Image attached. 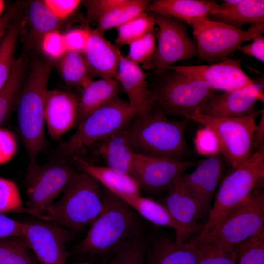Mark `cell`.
Here are the masks:
<instances>
[{"mask_svg": "<svg viewBox=\"0 0 264 264\" xmlns=\"http://www.w3.org/2000/svg\"><path fill=\"white\" fill-rule=\"evenodd\" d=\"M135 115L128 101L118 96L80 122L75 132L61 143L59 152L67 157L77 155L86 148L128 128Z\"/></svg>", "mask_w": 264, "mask_h": 264, "instance_id": "7", "label": "cell"}, {"mask_svg": "<svg viewBox=\"0 0 264 264\" xmlns=\"http://www.w3.org/2000/svg\"><path fill=\"white\" fill-rule=\"evenodd\" d=\"M67 163L56 161L29 169L26 176L27 206L24 212L36 215L63 192L77 173Z\"/></svg>", "mask_w": 264, "mask_h": 264, "instance_id": "12", "label": "cell"}, {"mask_svg": "<svg viewBox=\"0 0 264 264\" xmlns=\"http://www.w3.org/2000/svg\"><path fill=\"white\" fill-rule=\"evenodd\" d=\"M156 71L161 77L150 89L152 101L154 108L167 116L194 113L216 92L205 82L177 71Z\"/></svg>", "mask_w": 264, "mask_h": 264, "instance_id": "6", "label": "cell"}, {"mask_svg": "<svg viewBox=\"0 0 264 264\" xmlns=\"http://www.w3.org/2000/svg\"><path fill=\"white\" fill-rule=\"evenodd\" d=\"M19 31V23L13 24L0 43V91L6 83L16 60L14 56Z\"/></svg>", "mask_w": 264, "mask_h": 264, "instance_id": "33", "label": "cell"}, {"mask_svg": "<svg viewBox=\"0 0 264 264\" xmlns=\"http://www.w3.org/2000/svg\"><path fill=\"white\" fill-rule=\"evenodd\" d=\"M71 158L81 171L90 175L104 189L123 200L141 195L138 183L131 176L120 173L107 166L93 164L77 155Z\"/></svg>", "mask_w": 264, "mask_h": 264, "instance_id": "22", "label": "cell"}, {"mask_svg": "<svg viewBox=\"0 0 264 264\" xmlns=\"http://www.w3.org/2000/svg\"><path fill=\"white\" fill-rule=\"evenodd\" d=\"M264 81L256 80L242 88L216 92L201 108L200 112L214 117H244L258 111V102H264Z\"/></svg>", "mask_w": 264, "mask_h": 264, "instance_id": "15", "label": "cell"}, {"mask_svg": "<svg viewBox=\"0 0 264 264\" xmlns=\"http://www.w3.org/2000/svg\"><path fill=\"white\" fill-rule=\"evenodd\" d=\"M194 143L197 152L207 157L220 153L215 135L207 128L203 127L196 132Z\"/></svg>", "mask_w": 264, "mask_h": 264, "instance_id": "42", "label": "cell"}, {"mask_svg": "<svg viewBox=\"0 0 264 264\" xmlns=\"http://www.w3.org/2000/svg\"><path fill=\"white\" fill-rule=\"evenodd\" d=\"M127 129L98 142L97 151L108 167L130 175L135 153L131 147Z\"/></svg>", "mask_w": 264, "mask_h": 264, "instance_id": "28", "label": "cell"}, {"mask_svg": "<svg viewBox=\"0 0 264 264\" xmlns=\"http://www.w3.org/2000/svg\"><path fill=\"white\" fill-rule=\"evenodd\" d=\"M91 264H107V263H91Z\"/></svg>", "mask_w": 264, "mask_h": 264, "instance_id": "53", "label": "cell"}, {"mask_svg": "<svg viewBox=\"0 0 264 264\" xmlns=\"http://www.w3.org/2000/svg\"><path fill=\"white\" fill-rule=\"evenodd\" d=\"M79 100L73 93L58 90H48L44 117L52 140H59L77 124Z\"/></svg>", "mask_w": 264, "mask_h": 264, "instance_id": "18", "label": "cell"}, {"mask_svg": "<svg viewBox=\"0 0 264 264\" xmlns=\"http://www.w3.org/2000/svg\"><path fill=\"white\" fill-rule=\"evenodd\" d=\"M196 236L181 241L167 235L149 239L145 264H198Z\"/></svg>", "mask_w": 264, "mask_h": 264, "instance_id": "21", "label": "cell"}, {"mask_svg": "<svg viewBox=\"0 0 264 264\" xmlns=\"http://www.w3.org/2000/svg\"><path fill=\"white\" fill-rule=\"evenodd\" d=\"M261 110L244 117H214L202 114L200 110L184 118L210 129L215 135L220 152L233 170L253 154L252 142Z\"/></svg>", "mask_w": 264, "mask_h": 264, "instance_id": "9", "label": "cell"}, {"mask_svg": "<svg viewBox=\"0 0 264 264\" xmlns=\"http://www.w3.org/2000/svg\"><path fill=\"white\" fill-rule=\"evenodd\" d=\"M125 0H96L88 2V15L98 22L104 16L122 4Z\"/></svg>", "mask_w": 264, "mask_h": 264, "instance_id": "46", "label": "cell"}, {"mask_svg": "<svg viewBox=\"0 0 264 264\" xmlns=\"http://www.w3.org/2000/svg\"><path fill=\"white\" fill-rule=\"evenodd\" d=\"M251 43L240 46L238 50L245 55L252 57L259 61L264 62V37L261 34L254 37Z\"/></svg>", "mask_w": 264, "mask_h": 264, "instance_id": "48", "label": "cell"}, {"mask_svg": "<svg viewBox=\"0 0 264 264\" xmlns=\"http://www.w3.org/2000/svg\"><path fill=\"white\" fill-rule=\"evenodd\" d=\"M15 136L9 130L0 127V165L9 162L17 150Z\"/></svg>", "mask_w": 264, "mask_h": 264, "instance_id": "44", "label": "cell"}, {"mask_svg": "<svg viewBox=\"0 0 264 264\" xmlns=\"http://www.w3.org/2000/svg\"><path fill=\"white\" fill-rule=\"evenodd\" d=\"M157 26L156 48L144 68L156 70H167L175 63L198 57L195 41L189 36L186 23L161 15H153Z\"/></svg>", "mask_w": 264, "mask_h": 264, "instance_id": "11", "label": "cell"}, {"mask_svg": "<svg viewBox=\"0 0 264 264\" xmlns=\"http://www.w3.org/2000/svg\"><path fill=\"white\" fill-rule=\"evenodd\" d=\"M25 222H22L0 214V239L23 236Z\"/></svg>", "mask_w": 264, "mask_h": 264, "instance_id": "47", "label": "cell"}, {"mask_svg": "<svg viewBox=\"0 0 264 264\" xmlns=\"http://www.w3.org/2000/svg\"><path fill=\"white\" fill-rule=\"evenodd\" d=\"M102 212L78 245L82 255L110 261L132 241L145 234L147 221L122 199L103 188Z\"/></svg>", "mask_w": 264, "mask_h": 264, "instance_id": "1", "label": "cell"}, {"mask_svg": "<svg viewBox=\"0 0 264 264\" xmlns=\"http://www.w3.org/2000/svg\"><path fill=\"white\" fill-rule=\"evenodd\" d=\"M22 238L9 237L0 239V264H35L28 247Z\"/></svg>", "mask_w": 264, "mask_h": 264, "instance_id": "34", "label": "cell"}, {"mask_svg": "<svg viewBox=\"0 0 264 264\" xmlns=\"http://www.w3.org/2000/svg\"><path fill=\"white\" fill-rule=\"evenodd\" d=\"M59 69L66 83L82 89L92 80L84 58L79 52L67 51L61 58Z\"/></svg>", "mask_w": 264, "mask_h": 264, "instance_id": "30", "label": "cell"}, {"mask_svg": "<svg viewBox=\"0 0 264 264\" xmlns=\"http://www.w3.org/2000/svg\"><path fill=\"white\" fill-rule=\"evenodd\" d=\"M24 61L16 59L11 74L0 91V127L9 116L19 94L23 73Z\"/></svg>", "mask_w": 264, "mask_h": 264, "instance_id": "31", "label": "cell"}, {"mask_svg": "<svg viewBox=\"0 0 264 264\" xmlns=\"http://www.w3.org/2000/svg\"><path fill=\"white\" fill-rule=\"evenodd\" d=\"M123 201L147 222L156 226L174 229L176 240L185 241L190 234L199 233L196 229L184 226L176 221L158 201L141 195Z\"/></svg>", "mask_w": 264, "mask_h": 264, "instance_id": "25", "label": "cell"}, {"mask_svg": "<svg viewBox=\"0 0 264 264\" xmlns=\"http://www.w3.org/2000/svg\"><path fill=\"white\" fill-rule=\"evenodd\" d=\"M69 232L52 223L25 222L23 238L41 264H66Z\"/></svg>", "mask_w": 264, "mask_h": 264, "instance_id": "14", "label": "cell"}, {"mask_svg": "<svg viewBox=\"0 0 264 264\" xmlns=\"http://www.w3.org/2000/svg\"><path fill=\"white\" fill-rule=\"evenodd\" d=\"M129 49L126 56L132 62L144 64L149 61L156 48V31L154 29L128 45Z\"/></svg>", "mask_w": 264, "mask_h": 264, "instance_id": "39", "label": "cell"}, {"mask_svg": "<svg viewBox=\"0 0 264 264\" xmlns=\"http://www.w3.org/2000/svg\"><path fill=\"white\" fill-rule=\"evenodd\" d=\"M260 119L254 132L252 146L256 150L264 147V111L261 110ZM255 150V151H256Z\"/></svg>", "mask_w": 264, "mask_h": 264, "instance_id": "49", "label": "cell"}, {"mask_svg": "<svg viewBox=\"0 0 264 264\" xmlns=\"http://www.w3.org/2000/svg\"><path fill=\"white\" fill-rule=\"evenodd\" d=\"M208 17L239 29L246 25L264 23V0H223Z\"/></svg>", "mask_w": 264, "mask_h": 264, "instance_id": "24", "label": "cell"}, {"mask_svg": "<svg viewBox=\"0 0 264 264\" xmlns=\"http://www.w3.org/2000/svg\"><path fill=\"white\" fill-rule=\"evenodd\" d=\"M180 177L174 182L158 201L178 223L200 232L202 226L197 223V220L202 215L201 206L185 188Z\"/></svg>", "mask_w": 264, "mask_h": 264, "instance_id": "23", "label": "cell"}, {"mask_svg": "<svg viewBox=\"0 0 264 264\" xmlns=\"http://www.w3.org/2000/svg\"><path fill=\"white\" fill-rule=\"evenodd\" d=\"M121 52L119 48L96 30L90 31L88 44L82 54L90 76L117 79Z\"/></svg>", "mask_w": 264, "mask_h": 264, "instance_id": "20", "label": "cell"}, {"mask_svg": "<svg viewBox=\"0 0 264 264\" xmlns=\"http://www.w3.org/2000/svg\"><path fill=\"white\" fill-rule=\"evenodd\" d=\"M28 15L33 33L36 36L42 38L45 34L56 30L59 20L43 1L32 2L29 8Z\"/></svg>", "mask_w": 264, "mask_h": 264, "instance_id": "35", "label": "cell"}, {"mask_svg": "<svg viewBox=\"0 0 264 264\" xmlns=\"http://www.w3.org/2000/svg\"><path fill=\"white\" fill-rule=\"evenodd\" d=\"M264 179V147L256 150L250 157L221 181L215 195L205 224L197 235L198 242L204 240L223 219L243 200Z\"/></svg>", "mask_w": 264, "mask_h": 264, "instance_id": "5", "label": "cell"}, {"mask_svg": "<svg viewBox=\"0 0 264 264\" xmlns=\"http://www.w3.org/2000/svg\"><path fill=\"white\" fill-rule=\"evenodd\" d=\"M22 201L16 183L0 177V214L23 212Z\"/></svg>", "mask_w": 264, "mask_h": 264, "instance_id": "40", "label": "cell"}, {"mask_svg": "<svg viewBox=\"0 0 264 264\" xmlns=\"http://www.w3.org/2000/svg\"><path fill=\"white\" fill-rule=\"evenodd\" d=\"M18 5L9 9L4 15L0 17V39L3 37L10 25L11 22L18 11Z\"/></svg>", "mask_w": 264, "mask_h": 264, "instance_id": "50", "label": "cell"}, {"mask_svg": "<svg viewBox=\"0 0 264 264\" xmlns=\"http://www.w3.org/2000/svg\"><path fill=\"white\" fill-rule=\"evenodd\" d=\"M90 31L88 29L76 28L63 34L67 51L82 54L88 44Z\"/></svg>", "mask_w": 264, "mask_h": 264, "instance_id": "43", "label": "cell"}, {"mask_svg": "<svg viewBox=\"0 0 264 264\" xmlns=\"http://www.w3.org/2000/svg\"><path fill=\"white\" fill-rule=\"evenodd\" d=\"M101 194V185L94 178L84 172H77L60 200L35 216L80 231L90 225L102 212Z\"/></svg>", "mask_w": 264, "mask_h": 264, "instance_id": "4", "label": "cell"}, {"mask_svg": "<svg viewBox=\"0 0 264 264\" xmlns=\"http://www.w3.org/2000/svg\"><path fill=\"white\" fill-rule=\"evenodd\" d=\"M41 49L50 58H61L67 51L63 34L57 30L50 32L41 38Z\"/></svg>", "mask_w": 264, "mask_h": 264, "instance_id": "41", "label": "cell"}, {"mask_svg": "<svg viewBox=\"0 0 264 264\" xmlns=\"http://www.w3.org/2000/svg\"><path fill=\"white\" fill-rule=\"evenodd\" d=\"M197 162L178 161L134 154L131 176L141 192L156 196L164 195L174 182Z\"/></svg>", "mask_w": 264, "mask_h": 264, "instance_id": "13", "label": "cell"}, {"mask_svg": "<svg viewBox=\"0 0 264 264\" xmlns=\"http://www.w3.org/2000/svg\"><path fill=\"white\" fill-rule=\"evenodd\" d=\"M219 5L217 1L211 0H157L150 2L146 11L189 24L193 18L208 16Z\"/></svg>", "mask_w": 264, "mask_h": 264, "instance_id": "27", "label": "cell"}, {"mask_svg": "<svg viewBox=\"0 0 264 264\" xmlns=\"http://www.w3.org/2000/svg\"><path fill=\"white\" fill-rule=\"evenodd\" d=\"M264 228V192L256 187L202 241L228 251Z\"/></svg>", "mask_w": 264, "mask_h": 264, "instance_id": "10", "label": "cell"}, {"mask_svg": "<svg viewBox=\"0 0 264 264\" xmlns=\"http://www.w3.org/2000/svg\"><path fill=\"white\" fill-rule=\"evenodd\" d=\"M227 165L219 153L197 164L192 172L181 176L185 188L200 203L202 215L209 213Z\"/></svg>", "mask_w": 264, "mask_h": 264, "instance_id": "16", "label": "cell"}, {"mask_svg": "<svg viewBox=\"0 0 264 264\" xmlns=\"http://www.w3.org/2000/svg\"><path fill=\"white\" fill-rule=\"evenodd\" d=\"M237 264H264V228L235 250Z\"/></svg>", "mask_w": 264, "mask_h": 264, "instance_id": "36", "label": "cell"}, {"mask_svg": "<svg viewBox=\"0 0 264 264\" xmlns=\"http://www.w3.org/2000/svg\"><path fill=\"white\" fill-rule=\"evenodd\" d=\"M155 19L153 15L142 13L116 28L117 35L115 46L118 48L128 45L154 29Z\"/></svg>", "mask_w": 264, "mask_h": 264, "instance_id": "32", "label": "cell"}, {"mask_svg": "<svg viewBox=\"0 0 264 264\" xmlns=\"http://www.w3.org/2000/svg\"><path fill=\"white\" fill-rule=\"evenodd\" d=\"M190 120L170 119L154 108L133 118L127 129L131 147L137 154L178 161H188L191 151L185 137Z\"/></svg>", "mask_w": 264, "mask_h": 264, "instance_id": "2", "label": "cell"}, {"mask_svg": "<svg viewBox=\"0 0 264 264\" xmlns=\"http://www.w3.org/2000/svg\"><path fill=\"white\" fill-rule=\"evenodd\" d=\"M3 8H4L3 2L2 1L0 0V17H1L0 14L2 13Z\"/></svg>", "mask_w": 264, "mask_h": 264, "instance_id": "51", "label": "cell"}, {"mask_svg": "<svg viewBox=\"0 0 264 264\" xmlns=\"http://www.w3.org/2000/svg\"><path fill=\"white\" fill-rule=\"evenodd\" d=\"M43 1L59 20L69 16L81 2L79 0H45Z\"/></svg>", "mask_w": 264, "mask_h": 264, "instance_id": "45", "label": "cell"}, {"mask_svg": "<svg viewBox=\"0 0 264 264\" xmlns=\"http://www.w3.org/2000/svg\"><path fill=\"white\" fill-rule=\"evenodd\" d=\"M150 2L147 0H125L98 22L96 29L103 33L112 28H117L143 12H146Z\"/></svg>", "mask_w": 264, "mask_h": 264, "instance_id": "29", "label": "cell"}, {"mask_svg": "<svg viewBox=\"0 0 264 264\" xmlns=\"http://www.w3.org/2000/svg\"><path fill=\"white\" fill-rule=\"evenodd\" d=\"M73 264H90V263L83 262V263H75Z\"/></svg>", "mask_w": 264, "mask_h": 264, "instance_id": "52", "label": "cell"}, {"mask_svg": "<svg viewBox=\"0 0 264 264\" xmlns=\"http://www.w3.org/2000/svg\"><path fill=\"white\" fill-rule=\"evenodd\" d=\"M189 25L193 30L198 50V57L208 64L224 61L246 41L264 32V23L239 29L214 21L208 16L193 18Z\"/></svg>", "mask_w": 264, "mask_h": 264, "instance_id": "8", "label": "cell"}, {"mask_svg": "<svg viewBox=\"0 0 264 264\" xmlns=\"http://www.w3.org/2000/svg\"><path fill=\"white\" fill-rule=\"evenodd\" d=\"M167 70L176 71L202 81L216 91H232L250 85L255 81L242 69L240 60L232 57L205 65H173Z\"/></svg>", "mask_w": 264, "mask_h": 264, "instance_id": "17", "label": "cell"}, {"mask_svg": "<svg viewBox=\"0 0 264 264\" xmlns=\"http://www.w3.org/2000/svg\"><path fill=\"white\" fill-rule=\"evenodd\" d=\"M51 70L48 63L35 65L19 98L18 128L28 154V169L38 165V155L47 144L44 112Z\"/></svg>", "mask_w": 264, "mask_h": 264, "instance_id": "3", "label": "cell"}, {"mask_svg": "<svg viewBox=\"0 0 264 264\" xmlns=\"http://www.w3.org/2000/svg\"><path fill=\"white\" fill-rule=\"evenodd\" d=\"M149 241L143 234L128 243L107 264H145Z\"/></svg>", "mask_w": 264, "mask_h": 264, "instance_id": "37", "label": "cell"}, {"mask_svg": "<svg viewBox=\"0 0 264 264\" xmlns=\"http://www.w3.org/2000/svg\"><path fill=\"white\" fill-rule=\"evenodd\" d=\"M146 78L138 64L121 54L117 80L126 94L135 116L145 114L154 108Z\"/></svg>", "mask_w": 264, "mask_h": 264, "instance_id": "19", "label": "cell"}, {"mask_svg": "<svg viewBox=\"0 0 264 264\" xmlns=\"http://www.w3.org/2000/svg\"><path fill=\"white\" fill-rule=\"evenodd\" d=\"M121 89L120 84L115 79L99 78L90 81L82 89L77 124L118 97Z\"/></svg>", "mask_w": 264, "mask_h": 264, "instance_id": "26", "label": "cell"}, {"mask_svg": "<svg viewBox=\"0 0 264 264\" xmlns=\"http://www.w3.org/2000/svg\"><path fill=\"white\" fill-rule=\"evenodd\" d=\"M196 250L198 264H237L235 251H228L208 242L197 241Z\"/></svg>", "mask_w": 264, "mask_h": 264, "instance_id": "38", "label": "cell"}]
</instances>
